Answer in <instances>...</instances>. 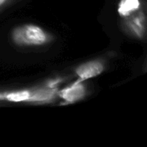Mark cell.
<instances>
[{
  "instance_id": "6da1fadb",
  "label": "cell",
  "mask_w": 147,
  "mask_h": 147,
  "mask_svg": "<svg viewBox=\"0 0 147 147\" xmlns=\"http://www.w3.org/2000/svg\"><path fill=\"white\" fill-rule=\"evenodd\" d=\"M11 40L14 45L20 47H38L50 42L52 37L40 26L25 24L11 30Z\"/></svg>"
},
{
  "instance_id": "7a4b0ae2",
  "label": "cell",
  "mask_w": 147,
  "mask_h": 147,
  "mask_svg": "<svg viewBox=\"0 0 147 147\" xmlns=\"http://www.w3.org/2000/svg\"><path fill=\"white\" fill-rule=\"evenodd\" d=\"M57 90L51 88L24 89V90L0 91V101L11 103H48L57 96Z\"/></svg>"
},
{
  "instance_id": "3957f363",
  "label": "cell",
  "mask_w": 147,
  "mask_h": 147,
  "mask_svg": "<svg viewBox=\"0 0 147 147\" xmlns=\"http://www.w3.org/2000/svg\"><path fill=\"white\" fill-rule=\"evenodd\" d=\"M125 27L132 36L140 40L144 38L146 32V17L143 11H138L125 18Z\"/></svg>"
},
{
  "instance_id": "277c9868",
  "label": "cell",
  "mask_w": 147,
  "mask_h": 147,
  "mask_svg": "<svg viewBox=\"0 0 147 147\" xmlns=\"http://www.w3.org/2000/svg\"><path fill=\"white\" fill-rule=\"evenodd\" d=\"M105 70V65L100 60H90L79 65L75 73L81 81L98 76Z\"/></svg>"
},
{
  "instance_id": "5b68a950",
  "label": "cell",
  "mask_w": 147,
  "mask_h": 147,
  "mask_svg": "<svg viewBox=\"0 0 147 147\" xmlns=\"http://www.w3.org/2000/svg\"><path fill=\"white\" fill-rule=\"evenodd\" d=\"M86 87L81 80L76 82L57 92V96L67 104H71L82 100L86 96Z\"/></svg>"
},
{
  "instance_id": "8992f818",
  "label": "cell",
  "mask_w": 147,
  "mask_h": 147,
  "mask_svg": "<svg viewBox=\"0 0 147 147\" xmlns=\"http://www.w3.org/2000/svg\"><path fill=\"white\" fill-rule=\"evenodd\" d=\"M141 0H121L118 5V13L123 18H126L139 11Z\"/></svg>"
},
{
  "instance_id": "52a82bcc",
  "label": "cell",
  "mask_w": 147,
  "mask_h": 147,
  "mask_svg": "<svg viewBox=\"0 0 147 147\" xmlns=\"http://www.w3.org/2000/svg\"><path fill=\"white\" fill-rule=\"evenodd\" d=\"M11 1H12V0H0V10L2 9Z\"/></svg>"
}]
</instances>
